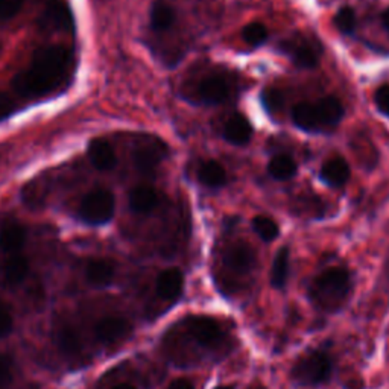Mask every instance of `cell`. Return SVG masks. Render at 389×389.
<instances>
[{"mask_svg":"<svg viewBox=\"0 0 389 389\" xmlns=\"http://www.w3.org/2000/svg\"><path fill=\"white\" fill-rule=\"evenodd\" d=\"M29 272V262L21 252L6 255V260L4 263V280L9 286L20 284L26 279Z\"/></svg>","mask_w":389,"mask_h":389,"instance_id":"20","label":"cell"},{"mask_svg":"<svg viewBox=\"0 0 389 389\" xmlns=\"http://www.w3.org/2000/svg\"><path fill=\"white\" fill-rule=\"evenodd\" d=\"M292 120L295 127L307 132H316L322 129L319 119L316 116L315 105L309 102H302L292 108Z\"/></svg>","mask_w":389,"mask_h":389,"instance_id":"22","label":"cell"},{"mask_svg":"<svg viewBox=\"0 0 389 389\" xmlns=\"http://www.w3.org/2000/svg\"><path fill=\"white\" fill-rule=\"evenodd\" d=\"M216 389H235V386H219Z\"/></svg>","mask_w":389,"mask_h":389,"instance_id":"38","label":"cell"},{"mask_svg":"<svg viewBox=\"0 0 389 389\" xmlns=\"http://www.w3.org/2000/svg\"><path fill=\"white\" fill-rule=\"evenodd\" d=\"M350 164L342 157H331L322 164L319 176L330 187H341L350 180Z\"/></svg>","mask_w":389,"mask_h":389,"instance_id":"14","label":"cell"},{"mask_svg":"<svg viewBox=\"0 0 389 389\" xmlns=\"http://www.w3.org/2000/svg\"><path fill=\"white\" fill-rule=\"evenodd\" d=\"M350 291V272L343 268H329L316 275L309 286V298L324 312H336L347 302Z\"/></svg>","mask_w":389,"mask_h":389,"instance_id":"2","label":"cell"},{"mask_svg":"<svg viewBox=\"0 0 389 389\" xmlns=\"http://www.w3.org/2000/svg\"><path fill=\"white\" fill-rule=\"evenodd\" d=\"M75 72V53L70 48L46 46L38 49L28 68L18 72L13 87L20 95L29 99H40L64 88Z\"/></svg>","mask_w":389,"mask_h":389,"instance_id":"1","label":"cell"},{"mask_svg":"<svg viewBox=\"0 0 389 389\" xmlns=\"http://www.w3.org/2000/svg\"><path fill=\"white\" fill-rule=\"evenodd\" d=\"M374 104L382 114L389 117V85H382L374 93Z\"/></svg>","mask_w":389,"mask_h":389,"instance_id":"32","label":"cell"},{"mask_svg":"<svg viewBox=\"0 0 389 389\" xmlns=\"http://www.w3.org/2000/svg\"><path fill=\"white\" fill-rule=\"evenodd\" d=\"M260 101L270 113H277V111L282 110L284 97L282 92L277 90V88H265L260 95Z\"/></svg>","mask_w":389,"mask_h":389,"instance_id":"30","label":"cell"},{"mask_svg":"<svg viewBox=\"0 0 389 389\" xmlns=\"http://www.w3.org/2000/svg\"><path fill=\"white\" fill-rule=\"evenodd\" d=\"M252 230L263 242H272L280 235L279 224L268 216H255L252 219Z\"/></svg>","mask_w":389,"mask_h":389,"instance_id":"27","label":"cell"},{"mask_svg":"<svg viewBox=\"0 0 389 389\" xmlns=\"http://www.w3.org/2000/svg\"><path fill=\"white\" fill-rule=\"evenodd\" d=\"M73 25L72 9L63 0H50L40 16V26L49 31H72Z\"/></svg>","mask_w":389,"mask_h":389,"instance_id":"7","label":"cell"},{"mask_svg":"<svg viewBox=\"0 0 389 389\" xmlns=\"http://www.w3.org/2000/svg\"><path fill=\"white\" fill-rule=\"evenodd\" d=\"M114 208V195L107 188H96L84 196L78 215L88 225H104L113 219Z\"/></svg>","mask_w":389,"mask_h":389,"instance_id":"4","label":"cell"},{"mask_svg":"<svg viewBox=\"0 0 389 389\" xmlns=\"http://www.w3.org/2000/svg\"><path fill=\"white\" fill-rule=\"evenodd\" d=\"M26 243V230L16 220H5L0 225V251L5 255L21 252Z\"/></svg>","mask_w":389,"mask_h":389,"instance_id":"10","label":"cell"},{"mask_svg":"<svg viewBox=\"0 0 389 389\" xmlns=\"http://www.w3.org/2000/svg\"><path fill=\"white\" fill-rule=\"evenodd\" d=\"M224 263L227 265V268L239 272V274H245L250 272L254 265H255V252L254 250L245 242H236L233 243L231 247L224 254Z\"/></svg>","mask_w":389,"mask_h":389,"instance_id":"8","label":"cell"},{"mask_svg":"<svg viewBox=\"0 0 389 389\" xmlns=\"http://www.w3.org/2000/svg\"><path fill=\"white\" fill-rule=\"evenodd\" d=\"M333 21H335V26L342 32V34H351L356 28L354 9L350 6H342L336 13L335 18H333Z\"/></svg>","mask_w":389,"mask_h":389,"instance_id":"29","label":"cell"},{"mask_svg":"<svg viewBox=\"0 0 389 389\" xmlns=\"http://www.w3.org/2000/svg\"><path fill=\"white\" fill-rule=\"evenodd\" d=\"M175 23V11L166 0H155L151 6V26L154 31H168Z\"/></svg>","mask_w":389,"mask_h":389,"instance_id":"23","label":"cell"},{"mask_svg":"<svg viewBox=\"0 0 389 389\" xmlns=\"http://www.w3.org/2000/svg\"><path fill=\"white\" fill-rule=\"evenodd\" d=\"M159 193L152 186L140 184L129 192V207L136 213H149L159 206Z\"/></svg>","mask_w":389,"mask_h":389,"instance_id":"17","label":"cell"},{"mask_svg":"<svg viewBox=\"0 0 389 389\" xmlns=\"http://www.w3.org/2000/svg\"><path fill=\"white\" fill-rule=\"evenodd\" d=\"M113 389H136V388L132 385H129V383H119Z\"/></svg>","mask_w":389,"mask_h":389,"instance_id":"37","label":"cell"},{"mask_svg":"<svg viewBox=\"0 0 389 389\" xmlns=\"http://www.w3.org/2000/svg\"><path fill=\"white\" fill-rule=\"evenodd\" d=\"M268 172L274 178V180L286 181L291 180V178L297 174V163L292 157L289 155H277L268 164Z\"/></svg>","mask_w":389,"mask_h":389,"instance_id":"25","label":"cell"},{"mask_svg":"<svg viewBox=\"0 0 389 389\" xmlns=\"http://www.w3.org/2000/svg\"><path fill=\"white\" fill-rule=\"evenodd\" d=\"M289 271H291V251H289L287 247H283L277 251L272 262V270H271L272 287L279 289V291L284 289L289 280Z\"/></svg>","mask_w":389,"mask_h":389,"instance_id":"21","label":"cell"},{"mask_svg":"<svg viewBox=\"0 0 389 389\" xmlns=\"http://www.w3.org/2000/svg\"><path fill=\"white\" fill-rule=\"evenodd\" d=\"M186 324L188 335L203 348L213 351L225 346V333L216 319L208 316H192L186 321Z\"/></svg>","mask_w":389,"mask_h":389,"instance_id":"5","label":"cell"},{"mask_svg":"<svg viewBox=\"0 0 389 389\" xmlns=\"http://www.w3.org/2000/svg\"><path fill=\"white\" fill-rule=\"evenodd\" d=\"M184 287V275L178 268H169L163 271L159 279L155 291L159 297L166 299V302H175V299L181 295Z\"/></svg>","mask_w":389,"mask_h":389,"instance_id":"13","label":"cell"},{"mask_svg":"<svg viewBox=\"0 0 389 389\" xmlns=\"http://www.w3.org/2000/svg\"><path fill=\"white\" fill-rule=\"evenodd\" d=\"M242 37L250 46H260L268 40V29L260 21H252L242 31Z\"/></svg>","mask_w":389,"mask_h":389,"instance_id":"28","label":"cell"},{"mask_svg":"<svg viewBox=\"0 0 389 389\" xmlns=\"http://www.w3.org/2000/svg\"><path fill=\"white\" fill-rule=\"evenodd\" d=\"M169 389H195L193 383L187 379H178L171 383Z\"/></svg>","mask_w":389,"mask_h":389,"instance_id":"35","label":"cell"},{"mask_svg":"<svg viewBox=\"0 0 389 389\" xmlns=\"http://www.w3.org/2000/svg\"><path fill=\"white\" fill-rule=\"evenodd\" d=\"M198 178L206 187L218 188L227 183V172L216 160H207L199 168Z\"/></svg>","mask_w":389,"mask_h":389,"instance_id":"24","label":"cell"},{"mask_svg":"<svg viewBox=\"0 0 389 389\" xmlns=\"http://www.w3.org/2000/svg\"><path fill=\"white\" fill-rule=\"evenodd\" d=\"M224 137L228 143L236 144V146L247 144L252 137V127L250 120L240 113H235L227 120L224 128Z\"/></svg>","mask_w":389,"mask_h":389,"instance_id":"16","label":"cell"},{"mask_svg":"<svg viewBox=\"0 0 389 389\" xmlns=\"http://www.w3.org/2000/svg\"><path fill=\"white\" fill-rule=\"evenodd\" d=\"M13 330V315H11L8 306L0 302V338L8 336Z\"/></svg>","mask_w":389,"mask_h":389,"instance_id":"33","label":"cell"},{"mask_svg":"<svg viewBox=\"0 0 389 389\" xmlns=\"http://www.w3.org/2000/svg\"><path fill=\"white\" fill-rule=\"evenodd\" d=\"M13 361L9 356L0 354V386H4L13 379Z\"/></svg>","mask_w":389,"mask_h":389,"instance_id":"34","label":"cell"},{"mask_svg":"<svg viewBox=\"0 0 389 389\" xmlns=\"http://www.w3.org/2000/svg\"><path fill=\"white\" fill-rule=\"evenodd\" d=\"M382 23L383 26L389 31V8L385 11V13L382 14Z\"/></svg>","mask_w":389,"mask_h":389,"instance_id":"36","label":"cell"},{"mask_svg":"<svg viewBox=\"0 0 389 389\" xmlns=\"http://www.w3.org/2000/svg\"><path fill=\"white\" fill-rule=\"evenodd\" d=\"M283 52L302 69H314L319 61L318 50L306 41H282Z\"/></svg>","mask_w":389,"mask_h":389,"instance_id":"11","label":"cell"},{"mask_svg":"<svg viewBox=\"0 0 389 389\" xmlns=\"http://www.w3.org/2000/svg\"><path fill=\"white\" fill-rule=\"evenodd\" d=\"M88 159L97 171H110L116 166V154L111 144L104 139H93L88 144Z\"/></svg>","mask_w":389,"mask_h":389,"instance_id":"15","label":"cell"},{"mask_svg":"<svg viewBox=\"0 0 389 389\" xmlns=\"http://www.w3.org/2000/svg\"><path fill=\"white\" fill-rule=\"evenodd\" d=\"M164 155L166 144L161 140L149 139L143 140L137 144L134 154H132V160H134L139 172L148 175L159 168V164L164 159Z\"/></svg>","mask_w":389,"mask_h":389,"instance_id":"6","label":"cell"},{"mask_svg":"<svg viewBox=\"0 0 389 389\" xmlns=\"http://www.w3.org/2000/svg\"><path fill=\"white\" fill-rule=\"evenodd\" d=\"M114 277V263L107 259H93L85 266V279L95 287H107Z\"/></svg>","mask_w":389,"mask_h":389,"instance_id":"19","label":"cell"},{"mask_svg":"<svg viewBox=\"0 0 389 389\" xmlns=\"http://www.w3.org/2000/svg\"><path fill=\"white\" fill-rule=\"evenodd\" d=\"M25 0H0V20H9L16 17L21 8H23Z\"/></svg>","mask_w":389,"mask_h":389,"instance_id":"31","label":"cell"},{"mask_svg":"<svg viewBox=\"0 0 389 389\" xmlns=\"http://www.w3.org/2000/svg\"><path fill=\"white\" fill-rule=\"evenodd\" d=\"M314 105L322 129L327 127H336L343 117V107L335 96L322 97Z\"/></svg>","mask_w":389,"mask_h":389,"instance_id":"18","label":"cell"},{"mask_svg":"<svg viewBox=\"0 0 389 389\" xmlns=\"http://www.w3.org/2000/svg\"><path fill=\"white\" fill-rule=\"evenodd\" d=\"M230 95V85L222 76H207L198 87V96L204 104L218 105L224 102Z\"/></svg>","mask_w":389,"mask_h":389,"instance_id":"12","label":"cell"},{"mask_svg":"<svg viewBox=\"0 0 389 389\" xmlns=\"http://www.w3.org/2000/svg\"><path fill=\"white\" fill-rule=\"evenodd\" d=\"M97 339L104 343H113L125 339L131 333L129 321L124 316H105L95 327Z\"/></svg>","mask_w":389,"mask_h":389,"instance_id":"9","label":"cell"},{"mask_svg":"<svg viewBox=\"0 0 389 389\" xmlns=\"http://www.w3.org/2000/svg\"><path fill=\"white\" fill-rule=\"evenodd\" d=\"M333 373V365L324 351H309L294 365V380L304 386L327 383Z\"/></svg>","mask_w":389,"mask_h":389,"instance_id":"3","label":"cell"},{"mask_svg":"<svg viewBox=\"0 0 389 389\" xmlns=\"http://www.w3.org/2000/svg\"><path fill=\"white\" fill-rule=\"evenodd\" d=\"M57 343L65 356L78 354L81 350V339L72 326H63L57 331Z\"/></svg>","mask_w":389,"mask_h":389,"instance_id":"26","label":"cell"}]
</instances>
